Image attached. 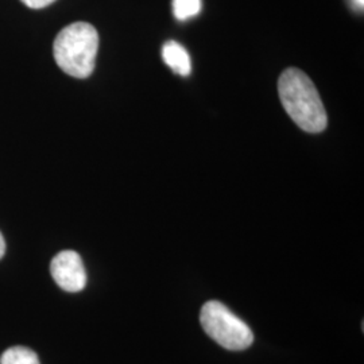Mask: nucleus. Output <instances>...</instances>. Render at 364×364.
Returning <instances> with one entry per match:
<instances>
[{"label": "nucleus", "mask_w": 364, "mask_h": 364, "mask_svg": "<svg viewBox=\"0 0 364 364\" xmlns=\"http://www.w3.org/2000/svg\"><path fill=\"white\" fill-rule=\"evenodd\" d=\"M278 92L284 108L299 129L312 134L326 130V108L312 80L302 70L287 69L278 81Z\"/></svg>", "instance_id": "f257e3e1"}, {"label": "nucleus", "mask_w": 364, "mask_h": 364, "mask_svg": "<svg viewBox=\"0 0 364 364\" xmlns=\"http://www.w3.org/2000/svg\"><path fill=\"white\" fill-rule=\"evenodd\" d=\"M97 49L99 34L96 28L85 22H76L58 33L54 39L53 54L57 65L66 75L87 78L95 69Z\"/></svg>", "instance_id": "f03ea898"}, {"label": "nucleus", "mask_w": 364, "mask_h": 364, "mask_svg": "<svg viewBox=\"0 0 364 364\" xmlns=\"http://www.w3.org/2000/svg\"><path fill=\"white\" fill-rule=\"evenodd\" d=\"M203 329L209 338L230 351H243L254 341L250 326L219 301H208L200 313Z\"/></svg>", "instance_id": "7ed1b4c3"}, {"label": "nucleus", "mask_w": 364, "mask_h": 364, "mask_svg": "<svg viewBox=\"0 0 364 364\" xmlns=\"http://www.w3.org/2000/svg\"><path fill=\"white\" fill-rule=\"evenodd\" d=\"M50 273L55 284L69 293L81 291L87 285V272L75 251H63L53 258Z\"/></svg>", "instance_id": "20e7f679"}, {"label": "nucleus", "mask_w": 364, "mask_h": 364, "mask_svg": "<svg viewBox=\"0 0 364 364\" xmlns=\"http://www.w3.org/2000/svg\"><path fill=\"white\" fill-rule=\"evenodd\" d=\"M162 58L164 63L169 66L170 69L180 75V76H189L192 70V63L189 53L178 43L177 41H168L162 48Z\"/></svg>", "instance_id": "39448f33"}, {"label": "nucleus", "mask_w": 364, "mask_h": 364, "mask_svg": "<svg viewBox=\"0 0 364 364\" xmlns=\"http://www.w3.org/2000/svg\"><path fill=\"white\" fill-rule=\"evenodd\" d=\"M0 364H39L38 356L27 347H11L1 355Z\"/></svg>", "instance_id": "423d86ee"}, {"label": "nucleus", "mask_w": 364, "mask_h": 364, "mask_svg": "<svg viewBox=\"0 0 364 364\" xmlns=\"http://www.w3.org/2000/svg\"><path fill=\"white\" fill-rule=\"evenodd\" d=\"M201 11V0H173V13L178 21H188Z\"/></svg>", "instance_id": "0eeeda50"}, {"label": "nucleus", "mask_w": 364, "mask_h": 364, "mask_svg": "<svg viewBox=\"0 0 364 364\" xmlns=\"http://www.w3.org/2000/svg\"><path fill=\"white\" fill-rule=\"evenodd\" d=\"M21 1H22L25 6H27L28 9L39 10V9H43V7L50 6L55 0H21Z\"/></svg>", "instance_id": "6e6552de"}, {"label": "nucleus", "mask_w": 364, "mask_h": 364, "mask_svg": "<svg viewBox=\"0 0 364 364\" xmlns=\"http://www.w3.org/2000/svg\"><path fill=\"white\" fill-rule=\"evenodd\" d=\"M4 252H6V242H4L3 235L0 234V259L3 258Z\"/></svg>", "instance_id": "1a4fd4ad"}, {"label": "nucleus", "mask_w": 364, "mask_h": 364, "mask_svg": "<svg viewBox=\"0 0 364 364\" xmlns=\"http://www.w3.org/2000/svg\"><path fill=\"white\" fill-rule=\"evenodd\" d=\"M352 3H353V6H355L356 9L363 10L364 0H352Z\"/></svg>", "instance_id": "9d476101"}]
</instances>
